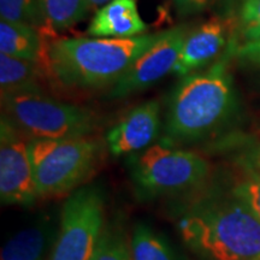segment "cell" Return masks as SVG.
Returning <instances> with one entry per match:
<instances>
[{
    "mask_svg": "<svg viewBox=\"0 0 260 260\" xmlns=\"http://www.w3.org/2000/svg\"><path fill=\"white\" fill-rule=\"evenodd\" d=\"M236 45L230 42L210 68L182 77L171 93L164 126L167 145L190 144L218 130L236 109L229 60Z\"/></svg>",
    "mask_w": 260,
    "mask_h": 260,
    "instance_id": "6da1fadb",
    "label": "cell"
},
{
    "mask_svg": "<svg viewBox=\"0 0 260 260\" xmlns=\"http://www.w3.org/2000/svg\"><path fill=\"white\" fill-rule=\"evenodd\" d=\"M164 31L128 39H54L47 44L46 70L50 77L65 88L84 90L112 87Z\"/></svg>",
    "mask_w": 260,
    "mask_h": 260,
    "instance_id": "7a4b0ae2",
    "label": "cell"
},
{
    "mask_svg": "<svg viewBox=\"0 0 260 260\" xmlns=\"http://www.w3.org/2000/svg\"><path fill=\"white\" fill-rule=\"evenodd\" d=\"M178 226L184 242L206 260H260V219L233 193L195 201Z\"/></svg>",
    "mask_w": 260,
    "mask_h": 260,
    "instance_id": "3957f363",
    "label": "cell"
},
{
    "mask_svg": "<svg viewBox=\"0 0 260 260\" xmlns=\"http://www.w3.org/2000/svg\"><path fill=\"white\" fill-rule=\"evenodd\" d=\"M106 152L105 138L95 134L65 140L29 139L39 199L60 198L79 189L99 170Z\"/></svg>",
    "mask_w": 260,
    "mask_h": 260,
    "instance_id": "277c9868",
    "label": "cell"
},
{
    "mask_svg": "<svg viewBox=\"0 0 260 260\" xmlns=\"http://www.w3.org/2000/svg\"><path fill=\"white\" fill-rule=\"evenodd\" d=\"M2 115L28 139L65 140L94 135L102 122L88 107L59 102L44 92L2 95Z\"/></svg>",
    "mask_w": 260,
    "mask_h": 260,
    "instance_id": "5b68a950",
    "label": "cell"
},
{
    "mask_svg": "<svg viewBox=\"0 0 260 260\" xmlns=\"http://www.w3.org/2000/svg\"><path fill=\"white\" fill-rule=\"evenodd\" d=\"M128 164L135 186L147 198L197 189L210 171L201 155L165 145H152L132 154Z\"/></svg>",
    "mask_w": 260,
    "mask_h": 260,
    "instance_id": "8992f818",
    "label": "cell"
},
{
    "mask_svg": "<svg viewBox=\"0 0 260 260\" xmlns=\"http://www.w3.org/2000/svg\"><path fill=\"white\" fill-rule=\"evenodd\" d=\"M105 223V200L96 186H83L65 200L48 260H92Z\"/></svg>",
    "mask_w": 260,
    "mask_h": 260,
    "instance_id": "52a82bcc",
    "label": "cell"
},
{
    "mask_svg": "<svg viewBox=\"0 0 260 260\" xmlns=\"http://www.w3.org/2000/svg\"><path fill=\"white\" fill-rule=\"evenodd\" d=\"M190 28V24H180L167 29L153 46L144 52L113 84L107 96L110 99L130 96L151 88L168 74L172 73Z\"/></svg>",
    "mask_w": 260,
    "mask_h": 260,
    "instance_id": "ba28073f",
    "label": "cell"
},
{
    "mask_svg": "<svg viewBox=\"0 0 260 260\" xmlns=\"http://www.w3.org/2000/svg\"><path fill=\"white\" fill-rule=\"evenodd\" d=\"M0 198L4 205L24 207L31 206L39 199L28 141L3 115L0 121Z\"/></svg>",
    "mask_w": 260,
    "mask_h": 260,
    "instance_id": "9c48e42d",
    "label": "cell"
},
{
    "mask_svg": "<svg viewBox=\"0 0 260 260\" xmlns=\"http://www.w3.org/2000/svg\"><path fill=\"white\" fill-rule=\"evenodd\" d=\"M160 129V105L147 100L132 109L105 135L109 153L113 157L132 155L148 148Z\"/></svg>",
    "mask_w": 260,
    "mask_h": 260,
    "instance_id": "30bf717a",
    "label": "cell"
},
{
    "mask_svg": "<svg viewBox=\"0 0 260 260\" xmlns=\"http://www.w3.org/2000/svg\"><path fill=\"white\" fill-rule=\"evenodd\" d=\"M229 40V25L225 19L212 17L188 31L172 74L178 77L200 71L224 53Z\"/></svg>",
    "mask_w": 260,
    "mask_h": 260,
    "instance_id": "8fae6325",
    "label": "cell"
},
{
    "mask_svg": "<svg viewBox=\"0 0 260 260\" xmlns=\"http://www.w3.org/2000/svg\"><path fill=\"white\" fill-rule=\"evenodd\" d=\"M148 28L139 14L136 0H111L94 12L87 34L92 38L128 39L146 34Z\"/></svg>",
    "mask_w": 260,
    "mask_h": 260,
    "instance_id": "7c38bea8",
    "label": "cell"
},
{
    "mask_svg": "<svg viewBox=\"0 0 260 260\" xmlns=\"http://www.w3.org/2000/svg\"><path fill=\"white\" fill-rule=\"evenodd\" d=\"M58 230L56 223L45 218L24 228L5 243L0 260H45L54 245Z\"/></svg>",
    "mask_w": 260,
    "mask_h": 260,
    "instance_id": "4fadbf2b",
    "label": "cell"
},
{
    "mask_svg": "<svg viewBox=\"0 0 260 260\" xmlns=\"http://www.w3.org/2000/svg\"><path fill=\"white\" fill-rule=\"evenodd\" d=\"M46 51L47 44L38 29L0 19V53L46 68Z\"/></svg>",
    "mask_w": 260,
    "mask_h": 260,
    "instance_id": "5bb4252c",
    "label": "cell"
},
{
    "mask_svg": "<svg viewBox=\"0 0 260 260\" xmlns=\"http://www.w3.org/2000/svg\"><path fill=\"white\" fill-rule=\"evenodd\" d=\"M50 76L42 64L0 53L2 95L23 92H44V79Z\"/></svg>",
    "mask_w": 260,
    "mask_h": 260,
    "instance_id": "9a60e30c",
    "label": "cell"
},
{
    "mask_svg": "<svg viewBox=\"0 0 260 260\" xmlns=\"http://www.w3.org/2000/svg\"><path fill=\"white\" fill-rule=\"evenodd\" d=\"M42 35H53L75 27L89 14L87 0H40Z\"/></svg>",
    "mask_w": 260,
    "mask_h": 260,
    "instance_id": "2e32d148",
    "label": "cell"
},
{
    "mask_svg": "<svg viewBox=\"0 0 260 260\" xmlns=\"http://www.w3.org/2000/svg\"><path fill=\"white\" fill-rule=\"evenodd\" d=\"M133 260H176L169 248L151 228L146 224H138L130 241Z\"/></svg>",
    "mask_w": 260,
    "mask_h": 260,
    "instance_id": "e0dca14e",
    "label": "cell"
},
{
    "mask_svg": "<svg viewBox=\"0 0 260 260\" xmlns=\"http://www.w3.org/2000/svg\"><path fill=\"white\" fill-rule=\"evenodd\" d=\"M0 18L29 25L42 34L40 0H0Z\"/></svg>",
    "mask_w": 260,
    "mask_h": 260,
    "instance_id": "ac0fdd59",
    "label": "cell"
},
{
    "mask_svg": "<svg viewBox=\"0 0 260 260\" xmlns=\"http://www.w3.org/2000/svg\"><path fill=\"white\" fill-rule=\"evenodd\" d=\"M92 260H133L130 245L119 228L104 226Z\"/></svg>",
    "mask_w": 260,
    "mask_h": 260,
    "instance_id": "d6986e66",
    "label": "cell"
},
{
    "mask_svg": "<svg viewBox=\"0 0 260 260\" xmlns=\"http://www.w3.org/2000/svg\"><path fill=\"white\" fill-rule=\"evenodd\" d=\"M232 193L241 199L260 219V170L247 165L246 176L236 184Z\"/></svg>",
    "mask_w": 260,
    "mask_h": 260,
    "instance_id": "ffe728a7",
    "label": "cell"
},
{
    "mask_svg": "<svg viewBox=\"0 0 260 260\" xmlns=\"http://www.w3.org/2000/svg\"><path fill=\"white\" fill-rule=\"evenodd\" d=\"M240 32L243 40H260V0H245L240 12Z\"/></svg>",
    "mask_w": 260,
    "mask_h": 260,
    "instance_id": "44dd1931",
    "label": "cell"
},
{
    "mask_svg": "<svg viewBox=\"0 0 260 260\" xmlns=\"http://www.w3.org/2000/svg\"><path fill=\"white\" fill-rule=\"evenodd\" d=\"M216 2L217 0H172V4L178 16L190 17L210 10Z\"/></svg>",
    "mask_w": 260,
    "mask_h": 260,
    "instance_id": "7402d4cb",
    "label": "cell"
},
{
    "mask_svg": "<svg viewBox=\"0 0 260 260\" xmlns=\"http://www.w3.org/2000/svg\"><path fill=\"white\" fill-rule=\"evenodd\" d=\"M234 56L242 61L260 65V40L246 41L241 45H236Z\"/></svg>",
    "mask_w": 260,
    "mask_h": 260,
    "instance_id": "603a6c76",
    "label": "cell"
},
{
    "mask_svg": "<svg viewBox=\"0 0 260 260\" xmlns=\"http://www.w3.org/2000/svg\"><path fill=\"white\" fill-rule=\"evenodd\" d=\"M248 167L254 168V169H259L260 170V146L258 148L253 152V154L251 155V159L248 161Z\"/></svg>",
    "mask_w": 260,
    "mask_h": 260,
    "instance_id": "cb8c5ba5",
    "label": "cell"
},
{
    "mask_svg": "<svg viewBox=\"0 0 260 260\" xmlns=\"http://www.w3.org/2000/svg\"><path fill=\"white\" fill-rule=\"evenodd\" d=\"M110 2H111V0H87V3H88V6H89V11H94V12Z\"/></svg>",
    "mask_w": 260,
    "mask_h": 260,
    "instance_id": "d4e9b609",
    "label": "cell"
}]
</instances>
